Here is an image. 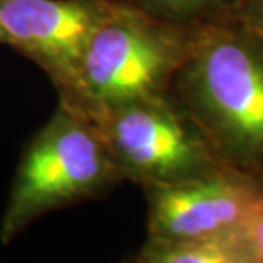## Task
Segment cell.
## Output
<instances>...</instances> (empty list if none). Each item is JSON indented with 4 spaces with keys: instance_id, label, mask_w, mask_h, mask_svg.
I'll return each instance as SVG.
<instances>
[{
    "instance_id": "obj_8",
    "label": "cell",
    "mask_w": 263,
    "mask_h": 263,
    "mask_svg": "<svg viewBox=\"0 0 263 263\" xmlns=\"http://www.w3.org/2000/svg\"><path fill=\"white\" fill-rule=\"evenodd\" d=\"M170 23L195 26L224 19L245 0H113Z\"/></svg>"
},
{
    "instance_id": "obj_11",
    "label": "cell",
    "mask_w": 263,
    "mask_h": 263,
    "mask_svg": "<svg viewBox=\"0 0 263 263\" xmlns=\"http://www.w3.org/2000/svg\"><path fill=\"white\" fill-rule=\"evenodd\" d=\"M0 45H9L7 33H5V29L2 28V24H0Z\"/></svg>"
},
{
    "instance_id": "obj_7",
    "label": "cell",
    "mask_w": 263,
    "mask_h": 263,
    "mask_svg": "<svg viewBox=\"0 0 263 263\" xmlns=\"http://www.w3.org/2000/svg\"><path fill=\"white\" fill-rule=\"evenodd\" d=\"M134 263H253L246 231L181 239H145Z\"/></svg>"
},
{
    "instance_id": "obj_5",
    "label": "cell",
    "mask_w": 263,
    "mask_h": 263,
    "mask_svg": "<svg viewBox=\"0 0 263 263\" xmlns=\"http://www.w3.org/2000/svg\"><path fill=\"white\" fill-rule=\"evenodd\" d=\"M108 5L109 0H0V24L9 46L34 62L67 101Z\"/></svg>"
},
{
    "instance_id": "obj_4",
    "label": "cell",
    "mask_w": 263,
    "mask_h": 263,
    "mask_svg": "<svg viewBox=\"0 0 263 263\" xmlns=\"http://www.w3.org/2000/svg\"><path fill=\"white\" fill-rule=\"evenodd\" d=\"M89 117L101 132L122 180L142 190L229 167L171 91L99 109Z\"/></svg>"
},
{
    "instance_id": "obj_6",
    "label": "cell",
    "mask_w": 263,
    "mask_h": 263,
    "mask_svg": "<svg viewBox=\"0 0 263 263\" xmlns=\"http://www.w3.org/2000/svg\"><path fill=\"white\" fill-rule=\"evenodd\" d=\"M147 238L181 239L245 229L263 202V178L222 167L210 175L144 188Z\"/></svg>"
},
{
    "instance_id": "obj_9",
    "label": "cell",
    "mask_w": 263,
    "mask_h": 263,
    "mask_svg": "<svg viewBox=\"0 0 263 263\" xmlns=\"http://www.w3.org/2000/svg\"><path fill=\"white\" fill-rule=\"evenodd\" d=\"M224 19L243 24L263 38V0H245L239 7H236Z\"/></svg>"
},
{
    "instance_id": "obj_2",
    "label": "cell",
    "mask_w": 263,
    "mask_h": 263,
    "mask_svg": "<svg viewBox=\"0 0 263 263\" xmlns=\"http://www.w3.org/2000/svg\"><path fill=\"white\" fill-rule=\"evenodd\" d=\"M122 181L96 122L59 99L21 154L0 220V243L9 245L46 214L106 197Z\"/></svg>"
},
{
    "instance_id": "obj_10",
    "label": "cell",
    "mask_w": 263,
    "mask_h": 263,
    "mask_svg": "<svg viewBox=\"0 0 263 263\" xmlns=\"http://www.w3.org/2000/svg\"><path fill=\"white\" fill-rule=\"evenodd\" d=\"M245 231L251 251V260L253 263H263V202Z\"/></svg>"
},
{
    "instance_id": "obj_3",
    "label": "cell",
    "mask_w": 263,
    "mask_h": 263,
    "mask_svg": "<svg viewBox=\"0 0 263 263\" xmlns=\"http://www.w3.org/2000/svg\"><path fill=\"white\" fill-rule=\"evenodd\" d=\"M195 26L109 0L84 53L76 91L65 103L92 115L167 92L190 51Z\"/></svg>"
},
{
    "instance_id": "obj_1",
    "label": "cell",
    "mask_w": 263,
    "mask_h": 263,
    "mask_svg": "<svg viewBox=\"0 0 263 263\" xmlns=\"http://www.w3.org/2000/svg\"><path fill=\"white\" fill-rule=\"evenodd\" d=\"M171 94L226 166L263 178V38L229 19L197 24Z\"/></svg>"
}]
</instances>
